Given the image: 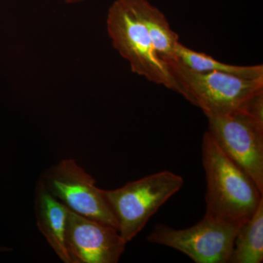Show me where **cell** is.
<instances>
[{"instance_id":"cell-7","label":"cell","mask_w":263,"mask_h":263,"mask_svg":"<svg viewBox=\"0 0 263 263\" xmlns=\"http://www.w3.org/2000/svg\"><path fill=\"white\" fill-rule=\"evenodd\" d=\"M206 117L208 132L218 146L263 194V124L242 110Z\"/></svg>"},{"instance_id":"cell-11","label":"cell","mask_w":263,"mask_h":263,"mask_svg":"<svg viewBox=\"0 0 263 263\" xmlns=\"http://www.w3.org/2000/svg\"><path fill=\"white\" fill-rule=\"evenodd\" d=\"M263 261V200L235 237L230 263H262Z\"/></svg>"},{"instance_id":"cell-12","label":"cell","mask_w":263,"mask_h":263,"mask_svg":"<svg viewBox=\"0 0 263 263\" xmlns=\"http://www.w3.org/2000/svg\"><path fill=\"white\" fill-rule=\"evenodd\" d=\"M174 59L198 72H218L247 79H263V66H237L223 63L213 57L193 51L181 43L176 46Z\"/></svg>"},{"instance_id":"cell-5","label":"cell","mask_w":263,"mask_h":263,"mask_svg":"<svg viewBox=\"0 0 263 263\" xmlns=\"http://www.w3.org/2000/svg\"><path fill=\"white\" fill-rule=\"evenodd\" d=\"M240 228L205 215L196 224L185 229L157 224L147 240L176 249L196 263H228Z\"/></svg>"},{"instance_id":"cell-1","label":"cell","mask_w":263,"mask_h":263,"mask_svg":"<svg viewBox=\"0 0 263 263\" xmlns=\"http://www.w3.org/2000/svg\"><path fill=\"white\" fill-rule=\"evenodd\" d=\"M201 148L207 186L205 215L243 226L263 200V194L208 131L202 138Z\"/></svg>"},{"instance_id":"cell-9","label":"cell","mask_w":263,"mask_h":263,"mask_svg":"<svg viewBox=\"0 0 263 263\" xmlns=\"http://www.w3.org/2000/svg\"><path fill=\"white\" fill-rule=\"evenodd\" d=\"M36 221L40 232L59 258L72 263L66 246V228L69 209L53 196L41 181L34 197Z\"/></svg>"},{"instance_id":"cell-10","label":"cell","mask_w":263,"mask_h":263,"mask_svg":"<svg viewBox=\"0 0 263 263\" xmlns=\"http://www.w3.org/2000/svg\"><path fill=\"white\" fill-rule=\"evenodd\" d=\"M127 1L149 34L159 57L164 62L174 59L179 37L171 29L165 15L148 0Z\"/></svg>"},{"instance_id":"cell-8","label":"cell","mask_w":263,"mask_h":263,"mask_svg":"<svg viewBox=\"0 0 263 263\" xmlns=\"http://www.w3.org/2000/svg\"><path fill=\"white\" fill-rule=\"evenodd\" d=\"M117 229L69 210L66 246L72 263H117L126 248Z\"/></svg>"},{"instance_id":"cell-14","label":"cell","mask_w":263,"mask_h":263,"mask_svg":"<svg viewBox=\"0 0 263 263\" xmlns=\"http://www.w3.org/2000/svg\"><path fill=\"white\" fill-rule=\"evenodd\" d=\"M13 249L10 247H4V246H0V254L5 253V252H11Z\"/></svg>"},{"instance_id":"cell-2","label":"cell","mask_w":263,"mask_h":263,"mask_svg":"<svg viewBox=\"0 0 263 263\" xmlns=\"http://www.w3.org/2000/svg\"><path fill=\"white\" fill-rule=\"evenodd\" d=\"M182 96L205 116L234 113L263 91V79H247L218 72H198L176 59L165 61Z\"/></svg>"},{"instance_id":"cell-15","label":"cell","mask_w":263,"mask_h":263,"mask_svg":"<svg viewBox=\"0 0 263 263\" xmlns=\"http://www.w3.org/2000/svg\"><path fill=\"white\" fill-rule=\"evenodd\" d=\"M65 3H79V2L84 1V0H63Z\"/></svg>"},{"instance_id":"cell-4","label":"cell","mask_w":263,"mask_h":263,"mask_svg":"<svg viewBox=\"0 0 263 263\" xmlns=\"http://www.w3.org/2000/svg\"><path fill=\"white\" fill-rule=\"evenodd\" d=\"M107 31L114 47L137 75L182 94L166 62L157 54L149 34L127 0H116L108 10Z\"/></svg>"},{"instance_id":"cell-6","label":"cell","mask_w":263,"mask_h":263,"mask_svg":"<svg viewBox=\"0 0 263 263\" xmlns=\"http://www.w3.org/2000/svg\"><path fill=\"white\" fill-rule=\"evenodd\" d=\"M40 181L71 212L118 230L117 221L103 190L72 159H65L43 173Z\"/></svg>"},{"instance_id":"cell-3","label":"cell","mask_w":263,"mask_h":263,"mask_svg":"<svg viewBox=\"0 0 263 263\" xmlns=\"http://www.w3.org/2000/svg\"><path fill=\"white\" fill-rule=\"evenodd\" d=\"M183 183L179 175L164 171L129 181L122 187L103 190L123 240L127 243L133 240Z\"/></svg>"},{"instance_id":"cell-13","label":"cell","mask_w":263,"mask_h":263,"mask_svg":"<svg viewBox=\"0 0 263 263\" xmlns=\"http://www.w3.org/2000/svg\"><path fill=\"white\" fill-rule=\"evenodd\" d=\"M239 110L245 112L257 122L263 124V91L252 96Z\"/></svg>"}]
</instances>
